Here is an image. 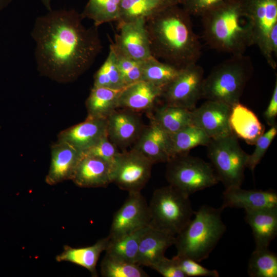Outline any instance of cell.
Masks as SVG:
<instances>
[{
    "mask_svg": "<svg viewBox=\"0 0 277 277\" xmlns=\"http://www.w3.org/2000/svg\"><path fill=\"white\" fill-rule=\"evenodd\" d=\"M74 9L51 10L37 17L31 35L41 75L61 83L76 80L103 48L98 27H87Z\"/></svg>",
    "mask_w": 277,
    "mask_h": 277,
    "instance_id": "6da1fadb",
    "label": "cell"
},
{
    "mask_svg": "<svg viewBox=\"0 0 277 277\" xmlns=\"http://www.w3.org/2000/svg\"><path fill=\"white\" fill-rule=\"evenodd\" d=\"M190 16L174 5L146 20L152 57L180 69L197 63L202 47Z\"/></svg>",
    "mask_w": 277,
    "mask_h": 277,
    "instance_id": "7a4b0ae2",
    "label": "cell"
},
{
    "mask_svg": "<svg viewBox=\"0 0 277 277\" xmlns=\"http://www.w3.org/2000/svg\"><path fill=\"white\" fill-rule=\"evenodd\" d=\"M201 17L203 37L211 48L235 55L254 45L244 0H225Z\"/></svg>",
    "mask_w": 277,
    "mask_h": 277,
    "instance_id": "3957f363",
    "label": "cell"
},
{
    "mask_svg": "<svg viewBox=\"0 0 277 277\" xmlns=\"http://www.w3.org/2000/svg\"><path fill=\"white\" fill-rule=\"evenodd\" d=\"M223 210L203 205L194 211V217L175 236L177 255L198 262L208 258L226 230Z\"/></svg>",
    "mask_w": 277,
    "mask_h": 277,
    "instance_id": "277c9868",
    "label": "cell"
},
{
    "mask_svg": "<svg viewBox=\"0 0 277 277\" xmlns=\"http://www.w3.org/2000/svg\"><path fill=\"white\" fill-rule=\"evenodd\" d=\"M253 71L249 56L232 55L215 66L204 78L202 98L222 102L231 107L240 102Z\"/></svg>",
    "mask_w": 277,
    "mask_h": 277,
    "instance_id": "5b68a950",
    "label": "cell"
},
{
    "mask_svg": "<svg viewBox=\"0 0 277 277\" xmlns=\"http://www.w3.org/2000/svg\"><path fill=\"white\" fill-rule=\"evenodd\" d=\"M148 208L149 226L175 236L189 222L194 212L189 196L170 185L154 191Z\"/></svg>",
    "mask_w": 277,
    "mask_h": 277,
    "instance_id": "8992f818",
    "label": "cell"
},
{
    "mask_svg": "<svg viewBox=\"0 0 277 277\" xmlns=\"http://www.w3.org/2000/svg\"><path fill=\"white\" fill-rule=\"evenodd\" d=\"M166 177L169 185L188 196L220 182L212 164L188 154L167 162Z\"/></svg>",
    "mask_w": 277,
    "mask_h": 277,
    "instance_id": "52a82bcc",
    "label": "cell"
},
{
    "mask_svg": "<svg viewBox=\"0 0 277 277\" xmlns=\"http://www.w3.org/2000/svg\"><path fill=\"white\" fill-rule=\"evenodd\" d=\"M207 147L208 156L225 189L241 187L249 154L241 148L238 138L233 134L211 139Z\"/></svg>",
    "mask_w": 277,
    "mask_h": 277,
    "instance_id": "ba28073f",
    "label": "cell"
},
{
    "mask_svg": "<svg viewBox=\"0 0 277 277\" xmlns=\"http://www.w3.org/2000/svg\"><path fill=\"white\" fill-rule=\"evenodd\" d=\"M204 70L197 63L182 68L179 75L163 90L165 104L193 110L202 98Z\"/></svg>",
    "mask_w": 277,
    "mask_h": 277,
    "instance_id": "9c48e42d",
    "label": "cell"
},
{
    "mask_svg": "<svg viewBox=\"0 0 277 277\" xmlns=\"http://www.w3.org/2000/svg\"><path fill=\"white\" fill-rule=\"evenodd\" d=\"M153 164L133 148L120 152L114 163L112 183L128 193L141 192L151 176Z\"/></svg>",
    "mask_w": 277,
    "mask_h": 277,
    "instance_id": "30bf717a",
    "label": "cell"
},
{
    "mask_svg": "<svg viewBox=\"0 0 277 277\" xmlns=\"http://www.w3.org/2000/svg\"><path fill=\"white\" fill-rule=\"evenodd\" d=\"M245 8L252 25L254 45L258 46L268 64L276 66L269 55L270 34L277 25V0H244Z\"/></svg>",
    "mask_w": 277,
    "mask_h": 277,
    "instance_id": "8fae6325",
    "label": "cell"
},
{
    "mask_svg": "<svg viewBox=\"0 0 277 277\" xmlns=\"http://www.w3.org/2000/svg\"><path fill=\"white\" fill-rule=\"evenodd\" d=\"M148 204L141 192L129 193L122 206L114 213L108 238H117L149 226Z\"/></svg>",
    "mask_w": 277,
    "mask_h": 277,
    "instance_id": "7c38bea8",
    "label": "cell"
},
{
    "mask_svg": "<svg viewBox=\"0 0 277 277\" xmlns=\"http://www.w3.org/2000/svg\"><path fill=\"white\" fill-rule=\"evenodd\" d=\"M145 20L139 19L130 22H118L119 31L116 34L114 49L133 60L144 61L151 57Z\"/></svg>",
    "mask_w": 277,
    "mask_h": 277,
    "instance_id": "4fadbf2b",
    "label": "cell"
},
{
    "mask_svg": "<svg viewBox=\"0 0 277 277\" xmlns=\"http://www.w3.org/2000/svg\"><path fill=\"white\" fill-rule=\"evenodd\" d=\"M231 107L222 102L207 100L192 110V125L202 129L211 139L232 135L229 125Z\"/></svg>",
    "mask_w": 277,
    "mask_h": 277,
    "instance_id": "5bb4252c",
    "label": "cell"
},
{
    "mask_svg": "<svg viewBox=\"0 0 277 277\" xmlns=\"http://www.w3.org/2000/svg\"><path fill=\"white\" fill-rule=\"evenodd\" d=\"M84 153L69 144L57 141L51 147V163L45 181L50 185L72 180Z\"/></svg>",
    "mask_w": 277,
    "mask_h": 277,
    "instance_id": "9a60e30c",
    "label": "cell"
},
{
    "mask_svg": "<svg viewBox=\"0 0 277 277\" xmlns=\"http://www.w3.org/2000/svg\"><path fill=\"white\" fill-rule=\"evenodd\" d=\"M107 119L87 117L86 120L61 131L57 141L66 142L83 153L107 135Z\"/></svg>",
    "mask_w": 277,
    "mask_h": 277,
    "instance_id": "2e32d148",
    "label": "cell"
},
{
    "mask_svg": "<svg viewBox=\"0 0 277 277\" xmlns=\"http://www.w3.org/2000/svg\"><path fill=\"white\" fill-rule=\"evenodd\" d=\"M107 119L109 140L123 149L135 143L145 128L138 116L127 109L115 110Z\"/></svg>",
    "mask_w": 277,
    "mask_h": 277,
    "instance_id": "e0dca14e",
    "label": "cell"
},
{
    "mask_svg": "<svg viewBox=\"0 0 277 277\" xmlns=\"http://www.w3.org/2000/svg\"><path fill=\"white\" fill-rule=\"evenodd\" d=\"M113 166L100 157L84 155L72 181L82 188L106 187L113 182Z\"/></svg>",
    "mask_w": 277,
    "mask_h": 277,
    "instance_id": "ac0fdd59",
    "label": "cell"
},
{
    "mask_svg": "<svg viewBox=\"0 0 277 277\" xmlns=\"http://www.w3.org/2000/svg\"><path fill=\"white\" fill-rule=\"evenodd\" d=\"M221 207L243 208L245 211L277 207V193L272 189L245 190L241 187L226 189Z\"/></svg>",
    "mask_w": 277,
    "mask_h": 277,
    "instance_id": "d6986e66",
    "label": "cell"
},
{
    "mask_svg": "<svg viewBox=\"0 0 277 277\" xmlns=\"http://www.w3.org/2000/svg\"><path fill=\"white\" fill-rule=\"evenodd\" d=\"M154 164L167 163L171 159L170 135L151 121L145 127L133 147Z\"/></svg>",
    "mask_w": 277,
    "mask_h": 277,
    "instance_id": "ffe728a7",
    "label": "cell"
},
{
    "mask_svg": "<svg viewBox=\"0 0 277 277\" xmlns=\"http://www.w3.org/2000/svg\"><path fill=\"white\" fill-rule=\"evenodd\" d=\"M174 242L175 236L147 226L140 239L136 264L151 267Z\"/></svg>",
    "mask_w": 277,
    "mask_h": 277,
    "instance_id": "44dd1931",
    "label": "cell"
},
{
    "mask_svg": "<svg viewBox=\"0 0 277 277\" xmlns=\"http://www.w3.org/2000/svg\"><path fill=\"white\" fill-rule=\"evenodd\" d=\"M163 90V88L150 82L140 81L123 89L118 107L133 112L151 109L161 97Z\"/></svg>",
    "mask_w": 277,
    "mask_h": 277,
    "instance_id": "7402d4cb",
    "label": "cell"
},
{
    "mask_svg": "<svg viewBox=\"0 0 277 277\" xmlns=\"http://www.w3.org/2000/svg\"><path fill=\"white\" fill-rule=\"evenodd\" d=\"M229 125L232 133L247 144L254 145L265 130L256 114L240 102L231 107Z\"/></svg>",
    "mask_w": 277,
    "mask_h": 277,
    "instance_id": "603a6c76",
    "label": "cell"
},
{
    "mask_svg": "<svg viewBox=\"0 0 277 277\" xmlns=\"http://www.w3.org/2000/svg\"><path fill=\"white\" fill-rule=\"evenodd\" d=\"M245 213V220L251 228L255 248H268L277 234V207Z\"/></svg>",
    "mask_w": 277,
    "mask_h": 277,
    "instance_id": "cb8c5ba5",
    "label": "cell"
},
{
    "mask_svg": "<svg viewBox=\"0 0 277 277\" xmlns=\"http://www.w3.org/2000/svg\"><path fill=\"white\" fill-rule=\"evenodd\" d=\"M109 242L108 236L98 240L92 246L73 248L68 245L55 259L58 262H69L87 269L92 276H97L96 264L102 252L106 250Z\"/></svg>",
    "mask_w": 277,
    "mask_h": 277,
    "instance_id": "d4e9b609",
    "label": "cell"
},
{
    "mask_svg": "<svg viewBox=\"0 0 277 277\" xmlns=\"http://www.w3.org/2000/svg\"><path fill=\"white\" fill-rule=\"evenodd\" d=\"M180 4L181 0H122L117 22L146 21L169 7Z\"/></svg>",
    "mask_w": 277,
    "mask_h": 277,
    "instance_id": "484cf974",
    "label": "cell"
},
{
    "mask_svg": "<svg viewBox=\"0 0 277 277\" xmlns=\"http://www.w3.org/2000/svg\"><path fill=\"white\" fill-rule=\"evenodd\" d=\"M123 89L93 86L85 103L87 117L107 118L118 108V99Z\"/></svg>",
    "mask_w": 277,
    "mask_h": 277,
    "instance_id": "4316f807",
    "label": "cell"
},
{
    "mask_svg": "<svg viewBox=\"0 0 277 277\" xmlns=\"http://www.w3.org/2000/svg\"><path fill=\"white\" fill-rule=\"evenodd\" d=\"M151 121L169 135L192 125V110L164 104L159 107Z\"/></svg>",
    "mask_w": 277,
    "mask_h": 277,
    "instance_id": "83f0119b",
    "label": "cell"
},
{
    "mask_svg": "<svg viewBox=\"0 0 277 277\" xmlns=\"http://www.w3.org/2000/svg\"><path fill=\"white\" fill-rule=\"evenodd\" d=\"M171 158L185 154L198 146H207L211 138L201 128L193 125L170 135Z\"/></svg>",
    "mask_w": 277,
    "mask_h": 277,
    "instance_id": "f1b7e54d",
    "label": "cell"
},
{
    "mask_svg": "<svg viewBox=\"0 0 277 277\" xmlns=\"http://www.w3.org/2000/svg\"><path fill=\"white\" fill-rule=\"evenodd\" d=\"M146 227L117 238L109 239L105 251L106 254L129 263L136 264L140 239Z\"/></svg>",
    "mask_w": 277,
    "mask_h": 277,
    "instance_id": "f546056e",
    "label": "cell"
},
{
    "mask_svg": "<svg viewBox=\"0 0 277 277\" xmlns=\"http://www.w3.org/2000/svg\"><path fill=\"white\" fill-rule=\"evenodd\" d=\"M181 69L153 57L142 62V80L164 88L180 73Z\"/></svg>",
    "mask_w": 277,
    "mask_h": 277,
    "instance_id": "4dcf8cb0",
    "label": "cell"
},
{
    "mask_svg": "<svg viewBox=\"0 0 277 277\" xmlns=\"http://www.w3.org/2000/svg\"><path fill=\"white\" fill-rule=\"evenodd\" d=\"M122 0H88L83 11V18L93 21L94 25H100L113 21H118Z\"/></svg>",
    "mask_w": 277,
    "mask_h": 277,
    "instance_id": "1f68e13d",
    "label": "cell"
},
{
    "mask_svg": "<svg viewBox=\"0 0 277 277\" xmlns=\"http://www.w3.org/2000/svg\"><path fill=\"white\" fill-rule=\"evenodd\" d=\"M250 277H276L277 255L268 248H255L248 265Z\"/></svg>",
    "mask_w": 277,
    "mask_h": 277,
    "instance_id": "d6a6232c",
    "label": "cell"
},
{
    "mask_svg": "<svg viewBox=\"0 0 277 277\" xmlns=\"http://www.w3.org/2000/svg\"><path fill=\"white\" fill-rule=\"evenodd\" d=\"M112 89L126 87L118 68L115 52L110 45L107 57L94 75L93 86Z\"/></svg>",
    "mask_w": 277,
    "mask_h": 277,
    "instance_id": "836d02e7",
    "label": "cell"
},
{
    "mask_svg": "<svg viewBox=\"0 0 277 277\" xmlns=\"http://www.w3.org/2000/svg\"><path fill=\"white\" fill-rule=\"evenodd\" d=\"M101 275L104 277H148L140 265L105 254L101 263Z\"/></svg>",
    "mask_w": 277,
    "mask_h": 277,
    "instance_id": "e575fe53",
    "label": "cell"
},
{
    "mask_svg": "<svg viewBox=\"0 0 277 277\" xmlns=\"http://www.w3.org/2000/svg\"><path fill=\"white\" fill-rule=\"evenodd\" d=\"M113 49L115 54L118 68L125 86L141 81L142 61L130 58Z\"/></svg>",
    "mask_w": 277,
    "mask_h": 277,
    "instance_id": "d590c367",
    "label": "cell"
},
{
    "mask_svg": "<svg viewBox=\"0 0 277 277\" xmlns=\"http://www.w3.org/2000/svg\"><path fill=\"white\" fill-rule=\"evenodd\" d=\"M277 134L276 125L271 127L261 135L256 140L255 148L251 155H249L247 167L252 172L266 153Z\"/></svg>",
    "mask_w": 277,
    "mask_h": 277,
    "instance_id": "8d00e7d4",
    "label": "cell"
},
{
    "mask_svg": "<svg viewBox=\"0 0 277 277\" xmlns=\"http://www.w3.org/2000/svg\"><path fill=\"white\" fill-rule=\"evenodd\" d=\"M173 258L175 260L179 268L186 277L219 276V273L217 270L208 269L200 264L199 262L190 258L177 254Z\"/></svg>",
    "mask_w": 277,
    "mask_h": 277,
    "instance_id": "74e56055",
    "label": "cell"
},
{
    "mask_svg": "<svg viewBox=\"0 0 277 277\" xmlns=\"http://www.w3.org/2000/svg\"><path fill=\"white\" fill-rule=\"evenodd\" d=\"M119 153L116 146L109 140L107 135L96 145L84 152V155L96 156L114 164Z\"/></svg>",
    "mask_w": 277,
    "mask_h": 277,
    "instance_id": "f35d334b",
    "label": "cell"
},
{
    "mask_svg": "<svg viewBox=\"0 0 277 277\" xmlns=\"http://www.w3.org/2000/svg\"><path fill=\"white\" fill-rule=\"evenodd\" d=\"M225 0H181L182 8L190 15L201 16Z\"/></svg>",
    "mask_w": 277,
    "mask_h": 277,
    "instance_id": "ab89813d",
    "label": "cell"
},
{
    "mask_svg": "<svg viewBox=\"0 0 277 277\" xmlns=\"http://www.w3.org/2000/svg\"><path fill=\"white\" fill-rule=\"evenodd\" d=\"M151 268L164 277H186L173 258L170 259L164 256L153 264Z\"/></svg>",
    "mask_w": 277,
    "mask_h": 277,
    "instance_id": "60d3db41",
    "label": "cell"
},
{
    "mask_svg": "<svg viewBox=\"0 0 277 277\" xmlns=\"http://www.w3.org/2000/svg\"><path fill=\"white\" fill-rule=\"evenodd\" d=\"M277 116V81L276 80L274 89L269 104L263 113V117L270 126L276 125Z\"/></svg>",
    "mask_w": 277,
    "mask_h": 277,
    "instance_id": "b9f144b4",
    "label": "cell"
},
{
    "mask_svg": "<svg viewBox=\"0 0 277 277\" xmlns=\"http://www.w3.org/2000/svg\"><path fill=\"white\" fill-rule=\"evenodd\" d=\"M42 4L44 5V6L45 7V8L48 10V11H50L52 10L51 8V1L52 0H41Z\"/></svg>",
    "mask_w": 277,
    "mask_h": 277,
    "instance_id": "7bdbcfd3",
    "label": "cell"
},
{
    "mask_svg": "<svg viewBox=\"0 0 277 277\" xmlns=\"http://www.w3.org/2000/svg\"><path fill=\"white\" fill-rule=\"evenodd\" d=\"M12 0H0V10L6 8Z\"/></svg>",
    "mask_w": 277,
    "mask_h": 277,
    "instance_id": "ee69618b",
    "label": "cell"
}]
</instances>
